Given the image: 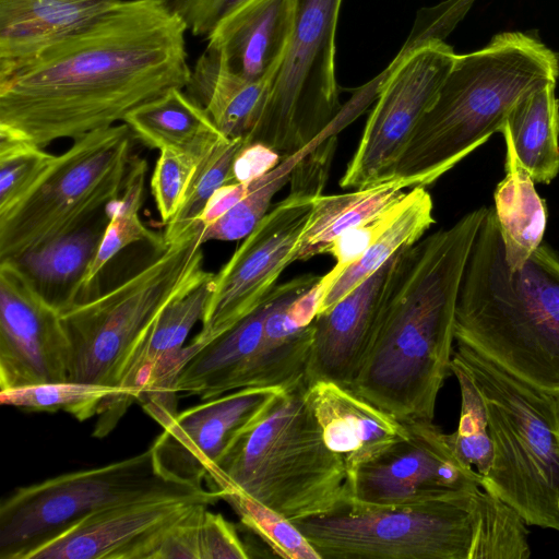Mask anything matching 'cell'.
<instances>
[{"instance_id": "1", "label": "cell", "mask_w": 559, "mask_h": 559, "mask_svg": "<svg viewBox=\"0 0 559 559\" xmlns=\"http://www.w3.org/2000/svg\"><path fill=\"white\" fill-rule=\"evenodd\" d=\"M182 20L165 0H119L80 31L0 72V139L41 148L108 128L185 88Z\"/></svg>"}, {"instance_id": "2", "label": "cell", "mask_w": 559, "mask_h": 559, "mask_svg": "<svg viewBox=\"0 0 559 559\" xmlns=\"http://www.w3.org/2000/svg\"><path fill=\"white\" fill-rule=\"evenodd\" d=\"M487 209L396 254L380 325L349 390L400 421L433 420L451 372L463 273Z\"/></svg>"}, {"instance_id": "3", "label": "cell", "mask_w": 559, "mask_h": 559, "mask_svg": "<svg viewBox=\"0 0 559 559\" xmlns=\"http://www.w3.org/2000/svg\"><path fill=\"white\" fill-rule=\"evenodd\" d=\"M454 340L559 396V258L542 243L512 270L493 207L487 209L463 273Z\"/></svg>"}, {"instance_id": "4", "label": "cell", "mask_w": 559, "mask_h": 559, "mask_svg": "<svg viewBox=\"0 0 559 559\" xmlns=\"http://www.w3.org/2000/svg\"><path fill=\"white\" fill-rule=\"evenodd\" d=\"M321 559H527V524L483 488L399 506L347 497L292 521Z\"/></svg>"}, {"instance_id": "5", "label": "cell", "mask_w": 559, "mask_h": 559, "mask_svg": "<svg viewBox=\"0 0 559 559\" xmlns=\"http://www.w3.org/2000/svg\"><path fill=\"white\" fill-rule=\"evenodd\" d=\"M558 76L559 56L524 32L496 34L483 48L456 55L391 179L411 189L433 183L500 132L519 100Z\"/></svg>"}, {"instance_id": "6", "label": "cell", "mask_w": 559, "mask_h": 559, "mask_svg": "<svg viewBox=\"0 0 559 559\" xmlns=\"http://www.w3.org/2000/svg\"><path fill=\"white\" fill-rule=\"evenodd\" d=\"M305 380L286 389L206 476L213 490H241L288 520L324 514L349 497L347 471L325 444Z\"/></svg>"}, {"instance_id": "7", "label": "cell", "mask_w": 559, "mask_h": 559, "mask_svg": "<svg viewBox=\"0 0 559 559\" xmlns=\"http://www.w3.org/2000/svg\"><path fill=\"white\" fill-rule=\"evenodd\" d=\"M201 231L195 223L120 284L61 312L70 346L68 380L120 386L164 309L213 277L204 269Z\"/></svg>"}, {"instance_id": "8", "label": "cell", "mask_w": 559, "mask_h": 559, "mask_svg": "<svg viewBox=\"0 0 559 559\" xmlns=\"http://www.w3.org/2000/svg\"><path fill=\"white\" fill-rule=\"evenodd\" d=\"M487 406L493 461L481 488L527 525L559 532V396L504 371L457 344Z\"/></svg>"}, {"instance_id": "9", "label": "cell", "mask_w": 559, "mask_h": 559, "mask_svg": "<svg viewBox=\"0 0 559 559\" xmlns=\"http://www.w3.org/2000/svg\"><path fill=\"white\" fill-rule=\"evenodd\" d=\"M207 490L163 475L151 447L107 465L19 487L0 504V559H26L85 516L109 507Z\"/></svg>"}, {"instance_id": "10", "label": "cell", "mask_w": 559, "mask_h": 559, "mask_svg": "<svg viewBox=\"0 0 559 559\" xmlns=\"http://www.w3.org/2000/svg\"><path fill=\"white\" fill-rule=\"evenodd\" d=\"M132 132L127 123L88 132L56 158L36 187L0 215V261L86 223L123 186L131 159Z\"/></svg>"}, {"instance_id": "11", "label": "cell", "mask_w": 559, "mask_h": 559, "mask_svg": "<svg viewBox=\"0 0 559 559\" xmlns=\"http://www.w3.org/2000/svg\"><path fill=\"white\" fill-rule=\"evenodd\" d=\"M320 278L305 274L276 285L259 307L191 358L178 376L177 391L206 401L242 388L288 389L305 380L313 321L299 328L287 311Z\"/></svg>"}, {"instance_id": "12", "label": "cell", "mask_w": 559, "mask_h": 559, "mask_svg": "<svg viewBox=\"0 0 559 559\" xmlns=\"http://www.w3.org/2000/svg\"><path fill=\"white\" fill-rule=\"evenodd\" d=\"M343 0H296L288 47L248 144L281 156L308 145L343 106L335 76V34Z\"/></svg>"}, {"instance_id": "13", "label": "cell", "mask_w": 559, "mask_h": 559, "mask_svg": "<svg viewBox=\"0 0 559 559\" xmlns=\"http://www.w3.org/2000/svg\"><path fill=\"white\" fill-rule=\"evenodd\" d=\"M456 53L440 38L408 49L378 85V99L358 146L340 180L364 188L390 180L396 162L423 116L435 103Z\"/></svg>"}, {"instance_id": "14", "label": "cell", "mask_w": 559, "mask_h": 559, "mask_svg": "<svg viewBox=\"0 0 559 559\" xmlns=\"http://www.w3.org/2000/svg\"><path fill=\"white\" fill-rule=\"evenodd\" d=\"M323 194L290 186L212 278L211 295L195 338L204 346L259 307L296 261V248L313 200Z\"/></svg>"}, {"instance_id": "15", "label": "cell", "mask_w": 559, "mask_h": 559, "mask_svg": "<svg viewBox=\"0 0 559 559\" xmlns=\"http://www.w3.org/2000/svg\"><path fill=\"white\" fill-rule=\"evenodd\" d=\"M404 423L405 438L349 476V498L378 506L416 504L481 488L483 475L457 460L433 420Z\"/></svg>"}, {"instance_id": "16", "label": "cell", "mask_w": 559, "mask_h": 559, "mask_svg": "<svg viewBox=\"0 0 559 559\" xmlns=\"http://www.w3.org/2000/svg\"><path fill=\"white\" fill-rule=\"evenodd\" d=\"M285 390L242 388L178 413L151 445L159 472L173 480L202 487L225 451L264 418Z\"/></svg>"}, {"instance_id": "17", "label": "cell", "mask_w": 559, "mask_h": 559, "mask_svg": "<svg viewBox=\"0 0 559 559\" xmlns=\"http://www.w3.org/2000/svg\"><path fill=\"white\" fill-rule=\"evenodd\" d=\"M69 355L61 312L0 261V390L68 380Z\"/></svg>"}, {"instance_id": "18", "label": "cell", "mask_w": 559, "mask_h": 559, "mask_svg": "<svg viewBox=\"0 0 559 559\" xmlns=\"http://www.w3.org/2000/svg\"><path fill=\"white\" fill-rule=\"evenodd\" d=\"M224 490L160 497L96 511L32 551L26 559H153L169 528L198 504L224 500Z\"/></svg>"}, {"instance_id": "19", "label": "cell", "mask_w": 559, "mask_h": 559, "mask_svg": "<svg viewBox=\"0 0 559 559\" xmlns=\"http://www.w3.org/2000/svg\"><path fill=\"white\" fill-rule=\"evenodd\" d=\"M396 254L331 309L317 314L305 373L307 384L326 380L350 388L380 325Z\"/></svg>"}, {"instance_id": "20", "label": "cell", "mask_w": 559, "mask_h": 559, "mask_svg": "<svg viewBox=\"0 0 559 559\" xmlns=\"http://www.w3.org/2000/svg\"><path fill=\"white\" fill-rule=\"evenodd\" d=\"M296 0H245L226 13L206 38L234 73L252 81L274 79L293 32Z\"/></svg>"}, {"instance_id": "21", "label": "cell", "mask_w": 559, "mask_h": 559, "mask_svg": "<svg viewBox=\"0 0 559 559\" xmlns=\"http://www.w3.org/2000/svg\"><path fill=\"white\" fill-rule=\"evenodd\" d=\"M307 400L326 447L344 461L347 480L358 466L408 435L406 423L335 382L308 384Z\"/></svg>"}, {"instance_id": "22", "label": "cell", "mask_w": 559, "mask_h": 559, "mask_svg": "<svg viewBox=\"0 0 559 559\" xmlns=\"http://www.w3.org/2000/svg\"><path fill=\"white\" fill-rule=\"evenodd\" d=\"M119 0H0V72L85 27Z\"/></svg>"}, {"instance_id": "23", "label": "cell", "mask_w": 559, "mask_h": 559, "mask_svg": "<svg viewBox=\"0 0 559 559\" xmlns=\"http://www.w3.org/2000/svg\"><path fill=\"white\" fill-rule=\"evenodd\" d=\"M109 216L106 206L72 231L24 252L12 261L35 289L60 312L84 301V281Z\"/></svg>"}, {"instance_id": "24", "label": "cell", "mask_w": 559, "mask_h": 559, "mask_svg": "<svg viewBox=\"0 0 559 559\" xmlns=\"http://www.w3.org/2000/svg\"><path fill=\"white\" fill-rule=\"evenodd\" d=\"M273 80L242 78L205 48L191 69L185 88L225 136L248 139L262 115Z\"/></svg>"}, {"instance_id": "25", "label": "cell", "mask_w": 559, "mask_h": 559, "mask_svg": "<svg viewBox=\"0 0 559 559\" xmlns=\"http://www.w3.org/2000/svg\"><path fill=\"white\" fill-rule=\"evenodd\" d=\"M500 133L506 143V175L493 193V212L499 226L506 260L514 270L542 245L547 211L534 180L521 165L503 124Z\"/></svg>"}, {"instance_id": "26", "label": "cell", "mask_w": 559, "mask_h": 559, "mask_svg": "<svg viewBox=\"0 0 559 559\" xmlns=\"http://www.w3.org/2000/svg\"><path fill=\"white\" fill-rule=\"evenodd\" d=\"M123 122L133 138L150 148H175L198 157L225 136L183 88H173L138 107Z\"/></svg>"}, {"instance_id": "27", "label": "cell", "mask_w": 559, "mask_h": 559, "mask_svg": "<svg viewBox=\"0 0 559 559\" xmlns=\"http://www.w3.org/2000/svg\"><path fill=\"white\" fill-rule=\"evenodd\" d=\"M403 189L400 181L390 179L344 194L317 197L296 248V261L329 253L342 234L401 200L406 194Z\"/></svg>"}, {"instance_id": "28", "label": "cell", "mask_w": 559, "mask_h": 559, "mask_svg": "<svg viewBox=\"0 0 559 559\" xmlns=\"http://www.w3.org/2000/svg\"><path fill=\"white\" fill-rule=\"evenodd\" d=\"M555 86L546 85L523 97L504 123L521 165L537 183H549L559 173V100Z\"/></svg>"}, {"instance_id": "29", "label": "cell", "mask_w": 559, "mask_h": 559, "mask_svg": "<svg viewBox=\"0 0 559 559\" xmlns=\"http://www.w3.org/2000/svg\"><path fill=\"white\" fill-rule=\"evenodd\" d=\"M433 202L425 187L407 191L406 204L393 224L328 287L318 313L328 311L395 253L421 239L435 223Z\"/></svg>"}, {"instance_id": "30", "label": "cell", "mask_w": 559, "mask_h": 559, "mask_svg": "<svg viewBox=\"0 0 559 559\" xmlns=\"http://www.w3.org/2000/svg\"><path fill=\"white\" fill-rule=\"evenodd\" d=\"M360 114L346 104L334 121L316 139L298 152L282 157L269 173L249 182L248 194L218 219L205 226L204 242L210 240L233 241L245 238L267 213L273 197L289 182L297 164L324 138L338 134Z\"/></svg>"}, {"instance_id": "31", "label": "cell", "mask_w": 559, "mask_h": 559, "mask_svg": "<svg viewBox=\"0 0 559 559\" xmlns=\"http://www.w3.org/2000/svg\"><path fill=\"white\" fill-rule=\"evenodd\" d=\"M146 160L132 155L124 182L119 195L106 205L109 216L97 253L84 281V293L96 280L103 269L122 249L136 242H146L155 249L166 245L163 235L150 230L140 218L144 200Z\"/></svg>"}, {"instance_id": "32", "label": "cell", "mask_w": 559, "mask_h": 559, "mask_svg": "<svg viewBox=\"0 0 559 559\" xmlns=\"http://www.w3.org/2000/svg\"><path fill=\"white\" fill-rule=\"evenodd\" d=\"M212 278L170 302L131 358L120 386L132 392L135 400L140 395L136 383L141 377L160 358L182 348L192 328L202 321L211 295Z\"/></svg>"}, {"instance_id": "33", "label": "cell", "mask_w": 559, "mask_h": 559, "mask_svg": "<svg viewBox=\"0 0 559 559\" xmlns=\"http://www.w3.org/2000/svg\"><path fill=\"white\" fill-rule=\"evenodd\" d=\"M450 371L459 382L461 413L457 429L450 435L445 433V440L459 461L484 476L493 461L487 406L474 379L454 355Z\"/></svg>"}, {"instance_id": "34", "label": "cell", "mask_w": 559, "mask_h": 559, "mask_svg": "<svg viewBox=\"0 0 559 559\" xmlns=\"http://www.w3.org/2000/svg\"><path fill=\"white\" fill-rule=\"evenodd\" d=\"M247 144L246 138L224 136L199 158L179 211L165 225L166 242L177 239L194 225L213 193L231 183L234 159Z\"/></svg>"}, {"instance_id": "35", "label": "cell", "mask_w": 559, "mask_h": 559, "mask_svg": "<svg viewBox=\"0 0 559 559\" xmlns=\"http://www.w3.org/2000/svg\"><path fill=\"white\" fill-rule=\"evenodd\" d=\"M224 491V501L234 509L241 523L275 555L285 559H321L306 536L283 514L241 490Z\"/></svg>"}, {"instance_id": "36", "label": "cell", "mask_w": 559, "mask_h": 559, "mask_svg": "<svg viewBox=\"0 0 559 559\" xmlns=\"http://www.w3.org/2000/svg\"><path fill=\"white\" fill-rule=\"evenodd\" d=\"M56 155L24 142L0 139V215L20 203L40 181Z\"/></svg>"}, {"instance_id": "37", "label": "cell", "mask_w": 559, "mask_h": 559, "mask_svg": "<svg viewBox=\"0 0 559 559\" xmlns=\"http://www.w3.org/2000/svg\"><path fill=\"white\" fill-rule=\"evenodd\" d=\"M204 345L197 340L155 362L139 380L136 388L143 409L165 427L178 414L176 383L179 373Z\"/></svg>"}, {"instance_id": "38", "label": "cell", "mask_w": 559, "mask_h": 559, "mask_svg": "<svg viewBox=\"0 0 559 559\" xmlns=\"http://www.w3.org/2000/svg\"><path fill=\"white\" fill-rule=\"evenodd\" d=\"M151 191L160 221L166 225L179 211L200 157L175 148L159 151Z\"/></svg>"}, {"instance_id": "39", "label": "cell", "mask_w": 559, "mask_h": 559, "mask_svg": "<svg viewBox=\"0 0 559 559\" xmlns=\"http://www.w3.org/2000/svg\"><path fill=\"white\" fill-rule=\"evenodd\" d=\"M406 195L407 192L401 200L348 229L333 242L329 253L334 257L335 265L324 276H321L320 286L323 290V295L335 278L349 264L359 259L393 224L406 204Z\"/></svg>"}, {"instance_id": "40", "label": "cell", "mask_w": 559, "mask_h": 559, "mask_svg": "<svg viewBox=\"0 0 559 559\" xmlns=\"http://www.w3.org/2000/svg\"><path fill=\"white\" fill-rule=\"evenodd\" d=\"M250 554L235 526L205 509L200 527V559H248Z\"/></svg>"}, {"instance_id": "41", "label": "cell", "mask_w": 559, "mask_h": 559, "mask_svg": "<svg viewBox=\"0 0 559 559\" xmlns=\"http://www.w3.org/2000/svg\"><path fill=\"white\" fill-rule=\"evenodd\" d=\"M209 506L198 504L166 533L153 559H200V527Z\"/></svg>"}, {"instance_id": "42", "label": "cell", "mask_w": 559, "mask_h": 559, "mask_svg": "<svg viewBox=\"0 0 559 559\" xmlns=\"http://www.w3.org/2000/svg\"><path fill=\"white\" fill-rule=\"evenodd\" d=\"M194 36H207L227 12L230 0H165Z\"/></svg>"}, {"instance_id": "43", "label": "cell", "mask_w": 559, "mask_h": 559, "mask_svg": "<svg viewBox=\"0 0 559 559\" xmlns=\"http://www.w3.org/2000/svg\"><path fill=\"white\" fill-rule=\"evenodd\" d=\"M283 156L262 143L245 145L231 167V183H249L262 177L281 162Z\"/></svg>"}, {"instance_id": "44", "label": "cell", "mask_w": 559, "mask_h": 559, "mask_svg": "<svg viewBox=\"0 0 559 559\" xmlns=\"http://www.w3.org/2000/svg\"><path fill=\"white\" fill-rule=\"evenodd\" d=\"M248 191L249 183L233 182L222 186L210 198L197 222L203 227L209 226L242 200Z\"/></svg>"}]
</instances>
